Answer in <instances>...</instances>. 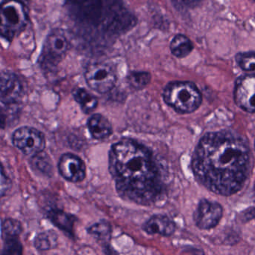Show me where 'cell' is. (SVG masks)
<instances>
[{
  "label": "cell",
  "instance_id": "2e32d148",
  "mask_svg": "<svg viewBox=\"0 0 255 255\" xmlns=\"http://www.w3.org/2000/svg\"><path fill=\"white\" fill-rule=\"evenodd\" d=\"M49 218L55 226L61 230L69 234L73 233L75 223L73 216L61 211H52L49 213Z\"/></svg>",
  "mask_w": 255,
  "mask_h": 255
},
{
  "label": "cell",
  "instance_id": "30bf717a",
  "mask_svg": "<svg viewBox=\"0 0 255 255\" xmlns=\"http://www.w3.org/2000/svg\"><path fill=\"white\" fill-rule=\"evenodd\" d=\"M58 170L64 179L72 183L82 182L86 177L85 163L78 156L70 153L61 156Z\"/></svg>",
  "mask_w": 255,
  "mask_h": 255
},
{
  "label": "cell",
  "instance_id": "603a6c76",
  "mask_svg": "<svg viewBox=\"0 0 255 255\" xmlns=\"http://www.w3.org/2000/svg\"><path fill=\"white\" fill-rule=\"evenodd\" d=\"M41 153L35 155L36 160L34 161L35 163L36 167L43 172H49L52 169V166L49 163V160H45L43 159V156H41Z\"/></svg>",
  "mask_w": 255,
  "mask_h": 255
},
{
  "label": "cell",
  "instance_id": "44dd1931",
  "mask_svg": "<svg viewBox=\"0 0 255 255\" xmlns=\"http://www.w3.org/2000/svg\"><path fill=\"white\" fill-rule=\"evenodd\" d=\"M237 61L240 67L247 71L255 70V52H244L238 54Z\"/></svg>",
  "mask_w": 255,
  "mask_h": 255
},
{
  "label": "cell",
  "instance_id": "484cf974",
  "mask_svg": "<svg viewBox=\"0 0 255 255\" xmlns=\"http://www.w3.org/2000/svg\"><path fill=\"white\" fill-rule=\"evenodd\" d=\"M7 115L4 111L0 109V129H4L7 124Z\"/></svg>",
  "mask_w": 255,
  "mask_h": 255
},
{
  "label": "cell",
  "instance_id": "4fadbf2b",
  "mask_svg": "<svg viewBox=\"0 0 255 255\" xmlns=\"http://www.w3.org/2000/svg\"><path fill=\"white\" fill-rule=\"evenodd\" d=\"M88 127L91 136L99 140L107 139L113 133L109 120L100 114H94L88 119Z\"/></svg>",
  "mask_w": 255,
  "mask_h": 255
},
{
  "label": "cell",
  "instance_id": "ffe728a7",
  "mask_svg": "<svg viewBox=\"0 0 255 255\" xmlns=\"http://www.w3.org/2000/svg\"><path fill=\"white\" fill-rule=\"evenodd\" d=\"M151 74L148 72L133 71L128 76V82L135 89H142L151 81Z\"/></svg>",
  "mask_w": 255,
  "mask_h": 255
},
{
  "label": "cell",
  "instance_id": "52a82bcc",
  "mask_svg": "<svg viewBox=\"0 0 255 255\" xmlns=\"http://www.w3.org/2000/svg\"><path fill=\"white\" fill-rule=\"evenodd\" d=\"M13 145L26 155L40 154L46 146V140L41 132L29 127L16 130L12 136Z\"/></svg>",
  "mask_w": 255,
  "mask_h": 255
},
{
  "label": "cell",
  "instance_id": "7c38bea8",
  "mask_svg": "<svg viewBox=\"0 0 255 255\" xmlns=\"http://www.w3.org/2000/svg\"><path fill=\"white\" fill-rule=\"evenodd\" d=\"M142 229L148 235L169 237L175 232V224L166 216L154 215L143 225Z\"/></svg>",
  "mask_w": 255,
  "mask_h": 255
},
{
  "label": "cell",
  "instance_id": "d4e9b609",
  "mask_svg": "<svg viewBox=\"0 0 255 255\" xmlns=\"http://www.w3.org/2000/svg\"><path fill=\"white\" fill-rule=\"evenodd\" d=\"M8 188V181L3 170L2 166L0 164V197L4 195Z\"/></svg>",
  "mask_w": 255,
  "mask_h": 255
},
{
  "label": "cell",
  "instance_id": "4316f807",
  "mask_svg": "<svg viewBox=\"0 0 255 255\" xmlns=\"http://www.w3.org/2000/svg\"><path fill=\"white\" fill-rule=\"evenodd\" d=\"M21 1H26V0H20Z\"/></svg>",
  "mask_w": 255,
  "mask_h": 255
},
{
  "label": "cell",
  "instance_id": "9a60e30c",
  "mask_svg": "<svg viewBox=\"0 0 255 255\" xmlns=\"http://www.w3.org/2000/svg\"><path fill=\"white\" fill-rule=\"evenodd\" d=\"M193 44L191 40L184 34H177L170 43V50L177 58L187 56L193 51Z\"/></svg>",
  "mask_w": 255,
  "mask_h": 255
},
{
  "label": "cell",
  "instance_id": "e0dca14e",
  "mask_svg": "<svg viewBox=\"0 0 255 255\" xmlns=\"http://www.w3.org/2000/svg\"><path fill=\"white\" fill-rule=\"evenodd\" d=\"M88 232L94 236L99 242L107 244L112 237V227L107 222L101 221L91 226L88 229Z\"/></svg>",
  "mask_w": 255,
  "mask_h": 255
},
{
  "label": "cell",
  "instance_id": "cb8c5ba5",
  "mask_svg": "<svg viewBox=\"0 0 255 255\" xmlns=\"http://www.w3.org/2000/svg\"><path fill=\"white\" fill-rule=\"evenodd\" d=\"M176 7L188 8L197 5L202 0H171Z\"/></svg>",
  "mask_w": 255,
  "mask_h": 255
},
{
  "label": "cell",
  "instance_id": "6da1fadb",
  "mask_svg": "<svg viewBox=\"0 0 255 255\" xmlns=\"http://www.w3.org/2000/svg\"><path fill=\"white\" fill-rule=\"evenodd\" d=\"M195 178L216 194L229 196L244 187L250 173L251 152L243 136L235 132L206 133L191 162Z\"/></svg>",
  "mask_w": 255,
  "mask_h": 255
},
{
  "label": "cell",
  "instance_id": "7402d4cb",
  "mask_svg": "<svg viewBox=\"0 0 255 255\" xmlns=\"http://www.w3.org/2000/svg\"><path fill=\"white\" fill-rule=\"evenodd\" d=\"M3 254L19 255L22 254V246L18 239L10 240L4 241Z\"/></svg>",
  "mask_w": 255,
  "mask_h": 255
},
{
  "label": "cell",
  "instance_id": "5bb4252c",
  "mask_svg": "<svg viewBox=\"0 0 255 255\" xmlns=\"http://www.w3.org/2000/svg\"><path fill=\"white\" fill-rule=\"evenodd\" d=\"M73 97L80 105L81 109L85 113H90L95 110L98 105V100L95 96L88 92L85 88H77L73 90Z\"/></svg>",
  "mask_w": 255,
  "mask_h": 255
},
{
  "label": "cell",
  "instance_id": "8992f818",
  "mask_svg": "<svg viewBox=\"0 0 255 255\" xmlns=\"http://www.w3.org/2000/svg\"><path fill=\"white\" fill-rule=\"evenodd\" d=\"M85 76L88 86L101 94L110 91L115 87L117 81L115 70L105 63L90 64L87 67Z\"/></svg>",
  "mask_w": 255,
  "mask_h": 255
},
{
  "label": "cell",
  "instance_id": "83f0119b",
  "mask_svg": "<svg viewBox=\"0 0 255 255\" xmlns=\"http://www.w3.org/2000/svg\"></svg>",
  "mask_w": 255,
  "mask_h": 255
},
{
  "label": "cell",
  "instance_id": "9c48e42d",
  "mask_svg": "<svg viewBox=\"0 0 255 255\" xmlns=\"http://www.w3.org/2000/svg\"><path fill=\"white\" fill-rule=\"evenodd\" d=\"M236 104L243 110L255 112V75L243 76L237 81L235 89Z\"/></svg>",
  "mask_w": 255,
  "mask_h": 255
},
{
  "label": "cell",
  "instance_id": "8fae6325",
  "mask_svg": "<svg viewBox=\"0 0 255 255\" xmlns=\"http://www.w3.org/2000/svg\"><path fill=\"white\" fill-rule=\"evenodd\" d=\"M23 92L22 82L12 72L0 73V101L6 105L16 103Z\"/></svg>",
  "mask_w": 255,
  "mask_h": 255
},
{
  "label": "cell",
  "instance_id": "277c9868",
  "mask_svg": "<svg viewBox=\"0 0 255 255\" xmlns=\"http://www.w3.org/2000/svg\"><path fill=\"white\" fill-rule=\"evenodd\" d=\"M26 12L20 0H4L0 3V36L11 41L26 26Z\"/></svg>",
  "mask_w": 255,
  "mask_h": 255
},
{
  "label": "cell",
  "instance_id": "7a4b0ae2",
  "mask_svg": "<svg viewBox=\"0 0 255 255\" xmlns=\"http://www.w3.org/2000/svg\"><path fill=\"white\" fill-rule=\"evenodd\" d=\"M109 172L123 199L151 206L166 194V172L156 156L145 145L123 139L114 144L109 155Z\"/></svg>",
  "mask_w": 255,
  "mask_h": 255
},
{
  "label": "cell",
  "instance_id": "ac0fdd59",
  "mask_svg": "<svg viewBox=\"0 0 255 255\" xmlns=\"http://www.w3.org/2000/svg\"><path fill=\"white\" fill-rule=\"evenodd\" d=\"M58 236L52 231L43 232L37 235L34 241L36 249L40 251H47L52 250L57 245Z\"/></svg>",
  "mask_w": 255,
  "mask_h": 255
},
{
  "label": "cell",
  "instance_id": "3957f363",
  "mask_svg": "<svg viewBox=\"0 0 255 255\" xmlns=\"http://www.w3.org/2000/svg\"><path fill=\"white\" fill-rule=\"evenodd\" d=\"M163 98L168 106L181 114L195 112L202 101L199 88L187 81L169 82L163 89Z\"/></svg>",
  "mask_w": 255,
  "mask_h": 255
},
{
  "label": "cell",
  "instance_id": "ba28073f",
  "mask_svg": "<svg viewBox=\"0 0 255 255\" xmlns=\"http://www.w3.org/2000/svg\"><path fill=\"white\" fill-rule=\"evenodd\" d=\"M223 217V208L217 202L203 199L199 202L194 214L195 224L202 230H209L216 227Z\"/></svg>",
  "mask_w": 255,
  "mask_h": 255
},
{
  "label": "cell",
  "instance_id": "d6986e66",
  "mask_svg": "<svg viewBox=\"0 0 255 255\" xmlns=\"http://www.w3.org/2000/svg\"><path fill=\"white\" fill-rule=\"evenodd\" d=\"M22 227L20 223L14 220H7L1 226V234L4 241L18 239Z\"/></svg>",
  "mask_w": 255,
  "mask_h": 255
},
{
  "label": "cell",
  "instance_id": "5b68a950",
  "mask_svg": "<svg viewBox=\"0 0 255 255\" xmlns=\"http://www.w3.org/2000/svg\"><path fill=\"white\" fill-rule=\"evenodd\" d=\"M69 48V42L64 33L55 30L49 34L41 55L40 62L45 70H52L64 59Z\"/></svg>",
  "mask_w": 255,
  "mask_h": 255
}]
</instances>
